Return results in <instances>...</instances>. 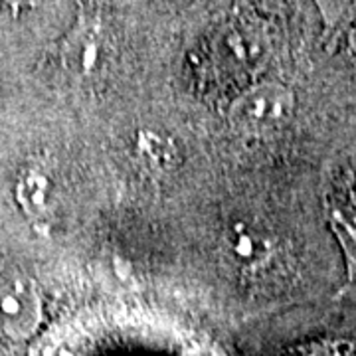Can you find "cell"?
Instances as JSON below:
<instances>
[{
    "mask_svg": "<svg viewBox=\"0 0 356 356\" xmlns=\"http://www.w3.org/2000/svg\"><path fill=\"white\" fill-rule=\"evenodd\" d=\"M99 54H102L99 38L95 34H81L76 40L72 60L77 65V70H81V72H93L97 67V62H99Z\"/></svg>",
    "mask_w": 356,
    "mask_h": 356,
    "instance_id": "cell-8",
    "label": "cell"
},
{
    "mask_svg": "<svg viewBox=\"0 0 356 356\" xmlns=\"http://www.w3.org/2000/svg\"><path fill=\"white\" fill-rule=\"evenodd\" d=\"M355 344L348 339H321L301 344L289 356H353Z\"/></svg>",
    "mask_w": 356,
    "mask_h": 356,
    "instance_id": "cell-7",
    "label": "cell"
},
{
    "mask_svg": "<svg viewBox=\"0 0 356 356\" xmlns=\"http://www.w3.org/2000/svg\"><path fill=\"white\" fill-rule=\"evenodd\" d=\"M295 93L280 81H259L242 91L228 109L229 123L248 135L280 131L293 119Z\"/></svg>",
    "mask_w": 356,
    "mask_h": 356,
    "instance_id": "cell-1",
    "label": "cell"
},
{
    "mask_svg": "<svg viewBox=\"0 0 356 356\" xmlns=\"http://www.w3.org/2000/svg\"><path fill=\"white\" fill-rule=\"evenodd\" d=\"M348 44H350V48H353V51L356 54V18L355 22H353V26H350V30H348Z\"/></svg>",
    "mask_w": 356,
    "mask_h": 356,
    "instance_id": "cell-9",
    "label": "cell"
},
{
    "mask_svg": "<svg viewBox=\"0 0 356 356\" xmlns=\"http://www.w3.org/2000/svg\"><path fill=\"white\" fill-rule=\"evenodd\" d=\"M135 153L137 159L156 175H166L180 165V153L175 140L168 135L153 129L139 131L135 137Z\"/></svg>",
    "mask_w": 356,
    "mask_h": 356,
    "instance_id": "cell-6",
    "label": "cell"
},
{
    "mask_svg": "<svg viewBox=\"0 0 356 356\" xmlns=\"http://www.w3.org/2000/svg\"><path fill=\"white\" fill-rule=\"evenodd\" d=\"M327 216L341 245L348 275L356 277V186L339 184L327 198Z\"/></svg>",
    "mask_w": 356,
    "mask_h": 356,
    "instance_id": "cell-4",
    "label": "cell"
},
{
    "mask_svg": "<svg viewBox=\"0 0 356 356\" xmlns=\"http://www.w3.org/2000/svg\"><path fill=\"white\" fill-rule=\"evenodd\" d=\"M18 208L34 226L48 224L56 208L54 180L40 168H26L14 184Z\"/></svg>",
    "mask_w": 356,
    "mask_h": 356,
    "instance_id": "cell-5",
    "label": "cell"
},
{
    "mask_svg": "<svg viewBox=\"0 0 356 356\" xmlns=\"http://www.w3.org/2000/svg\"><path fill=\"white\" fill-rule=\"evenodd\" d=\"M222 252L226 261L240 271H257L267 266L273 257V240L266 229L252 222L238 220L224 229Z\"/></svg>",
    "mask_w": 356,
    "mask_h": 356,
    "instance_id": "cell-3",
    "label": "cell"
},
{
    "mask_svg": "<svg viewBox=\"0 0 356 356\" xmlns=\"http://www.w3.org/2000/svg\"><path fill=\"white\" fill-rule=\"evenodd\" d=\"M42 321V299L36 285L26 277L0 283V331L10 339H26Z\"/></svg>",
    "mask_w": 356,
    "mask_h": 356,
    "instance_id": "cell-2",
    "label": "cell"
}]
</instances>
